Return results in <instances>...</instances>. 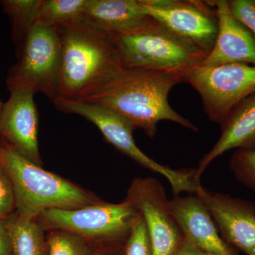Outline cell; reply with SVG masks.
Masks as SVG:
<instances>
[{
	"label": "cell",
	"instance_id": "3957f363",
	"mask_svg": "<svg viewBox=\"0 0 255 255\" xmlns=\"http://www.w3.org/2000/svg\"><path fill=\"white\" fill-rule=\"evenodd\" d=\"M0 165L12 184L16 212L25 219H37L47 210L79 209L101 201L91 193L2 145Z\"/></svg>",
	"mask_w": 255,
	"mask_h": 255
},
{
	"label": "cell",
	"instance_id": "7a4b0ae2",
	"mask_svg": "<svg viewBox=\"0 0 255 255\" xmlns=\"http://www.w3.org/2000/svg\"><path fill=\"white\" fill-rule=\"evenodd\" d=\"M58 29L62 43L58 98L85 100L125 70L108 33L84 18Z\"/></svg>",
	"mask_w": 255,
	"mask_h": 255
},
{
	"label": "cell",
	"instance_id": "4fadbf2b",
	"mask_svg": "<svg viewBox=\"0 0 255 255\" xmlns=\"http://www.w3.org/2000/svg\"><path fill=\"white\" fill-rule=\"evenodd\" d=\"M170 206L186 241L210 255H239L221 237L207 209L195 195L174 196Z\"/></svg>",
	"mask_w": 255,
	"mask_h": 255
},
{
	"label": "cell",
	"instance_id": "d4e9b609",
	"mask_svg": "<svg viewBox=\"0 0 255 255\" xmlns=\"http://www.w3.org/2000/svg\"><path fill=\"white\" fill-rule=\"evenodd\" d=\"M0 255H11L7 230L4 221H0Z\"/></svg>",
	"mask_w": 255,
	"mask_h": 255
},
{
	"label": "cell",
	"instance_id": "7402d4cb",
	"mask_svg": "<svg viewBox=\"0 0 255 255\" xmlns=\"http://www.w3.org/2000/svg\"><path fill=\"white\" fill-rule=\"evenodd\" d=\"M124 255H152L148 231L140 214L134 221L126 241Z\"/></svg>",
	"mask_w": 255,
	"mask_h": 255
},
{
	"label": "cell",
	"instance_id": "44dd1931",
	"mask_svg": "<svg viewBox=\"0 0 255 255\" xmlns=\"http://www.w3.org/2000/svg\"><path fill=\"white\" fill-rule=\"evenodd\" d=\"M229 165L238 182L255 192V149L235 151Z\"/></svg>",
	"mask_w": 255,
	"mask_h": 255
},
{
	"label": "cell",
	"instance_id": "8992f818",
	"mask_svg": "<svg viewBox=\"0 0 255 255\" xmlns=\"http://www.w3.org/2000/svg\"><path fill=\"white\" fill-rule=\"evenodd\" d=\"M61 59L58 28L35 23L18 46L17 63L6 80L8 89L42 92L54 102L58 98Z\"/></svg>",
	"mask_w": 255,
	"mask_h": 255
},
{
	"label": "cell",
	"instance_id": "277c9868",
	"mask_svg": "<svg viewBox=\"0 0 255 255\" xmlns=\"http://www.w3.org/2000/svg\"><path fill=\"white\" fill-rule=\"evenodd\" d=\"M107 33L124 69L183 72L207 56L150 16Z\"/></svg>",
	"mask_w": 255,
	"mask_h": 255
},
{
	"label": "cell",
	"instance_id": "603a6c76",
	"mask_svg": "<svg viewBox=\"0 0 255 255\" xmlns=\"http://www.w3.org/2000/svg\"><path fill=\"white\" fill-rule=\"evenodd\" d=\"M15 213L16 202L12 184L0 165V221H6Z\"/></svg>",
	"mask_w": 255,
	"mask_h": 255
},
{
	"label": "cell",
	"instance_id": "8fae6325",
	"mask_svg": "<svg viewBox=\"0 0 255 255\" xmlns=\"http://www.w3.org/2000/svg\"><path fill=\"white\" fill-rule=\"evenodd\" d=\"M194 195L201 201L228 244L255 255V205L251 201L208 190L199 184Z\"/></svg>",
	"mask_w": 255,
	"mask_h": 255
},
{
	"label": "cell",
	"instance_id": "6da1fadb",
	"mask_svg": "<svg viewBox=\"0 0 255 255\" xmlns=\"http://www.w3.org/2000/svg\"><path fill=\"white\" fill-rule=\"evenodd\" d=\"M181 82H184L182 72L125 69L96 93L80 101L112 109L151 139L155 136L161 121H170L198 131L191 121L169 105V92Z\"/></svg>",
	"mask_w": 255,
	"mask_h": 255
},
{
	"label": "cell",
	"instance_id": "9c48e42d",
	"mask_svg": "<svg viewBox=\"0 0 255 255\" xmlns=\"http://www.w3.org/2000/svg\"><path fill=\"white\" fill-rule=\"evenodd\" d=\"M147 16L185 40L206 55L214 48L219 32L213 1L140 0Z\"/></svg>",
	"mask_w": 255,
	"mask_h": 255
},
{
	"label": "cell",
	"instance_id": "4316f807",
	"mask_svg": "<svg viewBox=\"0 0 255 255\" xmlns=\"http://www.w3.org/2000/svg\"><path fill=\"white\" fill-rule=\"evenodd\" d=\"M177 255H212L201 251L194 245L184 240V244Z\"/></svg>",
	"mask_w": 255,
	"mask_h": 255
},
{
	"label": "cell",
	"instance_id": "484cf974",
	"mask_svg": "<svg viewBox=\"0 0 255 255\" xmlns=\"http://www.w3.org/2000/svg\"><path fill=\"white\" fill-rule=\"evenodd\" d=\"M124 243H110L107 245L105 249L97 252V254L94 255H124Z\"/></svg>",
	"mask_w": 255,
	"mask_h": 255
},
{
	"label": "cell",
	"instance_id": "9a60e30c",
	"mask_svg": "<svg viewBox=\"0 0 255 255\" xmlns=\"http://www.w3.org/2000/svg\"><path fill=\"white\" fill-rule=\"evenodd\" d=\"M220 127L221 136L196 168L199 179L215 159L227 151L255 149V92L236 106Z\"/></svg>",
	"mask_w": 255,
	"mask_h": 255
},
{
	"label": "cell",
	"instance_id": "5b68a950",
	"mask_svg": "<svg viewBox=\"0 0 255 255\" xmlns=\"http://www.w3.org/2000/svg\"><path fill=\"white\" fill-rule=\"evenodd\" d=\"M53 103L60 112L78 114L87 119L98 128L105 140L119 152L144 168L165 178L172 187L174 196L182 192L195 194L201 183L196 169H172L150 158L135 144L132 137L135 128L123 116L109 107L83 101L59 97Z\"/></svg>",
	"mask_w": 255,
	"mask_h": 255
},
{
	"label": "cell",
	"instance_id": "d6986e66",
	"mask_svg": "<svg viewBox=\"0 0 255 255\" xmlns=\"http://www.w3.org/2000/svg\"><path fill=\"white\" fill-rule=\"evenodd\" d=\"M12 26V38L18 46L36 23L43 0H4L0 1Z\"/></svg>",
	"mask_w": 255,
	"mask_h": 255
},
{
	"label": "cell",
	"instance_id": "5bb4252c",
	"mask_svg": "<svg viewBox=\"0 0 255 255\" xmlns=\"http://www.w3.org/2000/svg\"><path fill=\"white\" fill-rule=\"evenodd\" d=\"M217 12L219 32L213 49L200 65L219 66L245 63L255 66V36L233 17L227 0L213 1Z\"/></svg>",
	"mask_w": 255,
	"mask_h": 255
},
{
	"label": "cell",
	"instance_id": "ac0fdd59",
	"mask_svg": "<svg viewBox=\"0 0 255 255\" xmlns=\"http://www.w3.org/2000/svg\"><path fill=\"white\" fill-rule=\"evenodd\" d=\"M87 0H43L36 23L58 28L83 18Z\"/></svg>",
	"mask_w": 255,
	"mask_h": 255
},
{
	"label": "cell",
	"instance_id": "7c38bea8",
	"mask_svg": "<svg viewBox=\"0 0 255 255\" xmlns=\"http://www.w3.org/2000/svg\"><path fill=\"white\" fill-rule=\"evenodd\" d=\"M0 115V138L23 158L41 166L38 142V117L31 92L14 90Z\"/></svg>",
	"mask_w": 255,
	"mask_h": 255
},
{
	"label": "cell",
	"instance_id": "cb8c5ba5",
	"mask_svg": "<svg viewBox=\"0 0 255 255\" xmlns=\"http://www.w3.org/2000/svg\"><path fill=\"white\" fill-rule=\"evenodd\" d=\"M228 5L233 17L255 36V0H229Z\"/></svg>",
	"mask_w": 255,
	"mask_h": 255
},
{
	"label": "cell",
	"instance_id": "52a82bcc",
	"mask_svg": "<svg viewBox=\"0 0 255 255\" xmlns=\"http://www.w3.org/2000/svg\"><path fill=\"white\" fill-rule=\"evenodd\" d=\"M140 215L126 199L122 203L100 201L75 209H49L38 217L42 228L63 231L83 239L108 243L127 241L134 221Z\"/></svg>",
	"mask_w": 255,
	"mask_h": 255
},
{
	"label": "cell",
	"instance_id": "ffe728a7",
	"mask_svg": "<svg viewBox=\"0 0 255 255\" xmlns=\"http://www.w3.org/2000/svg\"><path fill=\"white\" fill-rule=\"evenodd\" d=\"M85 240L73 233L54 231L47 238V255H89Z\"/></svg>",
	"mask_w": 255,
	"mask_h": 255
},
{
	"label": "cell",
	"instance_id": "30bf717a",
	"mask_svg": "<svg viewBox=\"0 0 255 255\" xmlns=\"http://www.w3.org/2000/svg\"><path fill=\"white\" fill-rule=\"evenodd\" d=\"M127 199L145 220L152 255H177L185 238L162 184L154 178H136L130 184Z\"/></svg>",
	"mask_w": 255,
	"mask_h": 255
},
{
	"label": "cell",
	"instance_id": "2e32d148",
	"mask_svg": "<svg viewBox=\"0 0 255 255\" xmlns=\"http://www.w3.org/2000/svg\"><path fill=\"white\" fill-rule=\"evenodd\" d=\"M145 16L140 0H87L83 18L95 27L112 33Z\"/></svg>",
	"mask_w": 255,
	"mask_h": 255
},
{
	"label": "cell",
	"instance_id": "e0dca14e",
	"mask_svg": "<svg viewBox=\"0 0 255 255\" xmlns=\"http://www.w3.org/2000/svg\"><path fill=\"white\" fill-rule=\"evenodd\" d=\"M4 222L11 255H48L47 240L37 219H25L16 212Z\"/></svg>",
	"mask_w": 255,
	"mask_h": 255
},
{
	"label": "cell",
	"instance_id": "83f0119b",
	"mask_svg": "<svg viewBox=\"0 0 255 255\" xmlns=\"http://www.w3.org/2000/svg\"><path fill=\"white\" fill-rule=\"evenodd\" d=\"M3 104L1 103V100H0V115H1V110H2Z\"/></svg>",
	"mask_w": 255,
	"mask_h": 255
},
{
	"label": "cell",
	"instance_id": "ba28073f",
	"mask_svg": "<svg viewBox=\"0 0 255 255\" xmlns=\"http://www.w3.org/2000/svg\"><path fill=\"white\" fill-rule=\"evenodd\" d=\"M202 100L208 118L221 125L241 101L255 92V66L231 63L219 66L198 65L182 72Z\"/></svg>",
	"mask_w": 255,
	"mask_h": 255
}]
</instances>
